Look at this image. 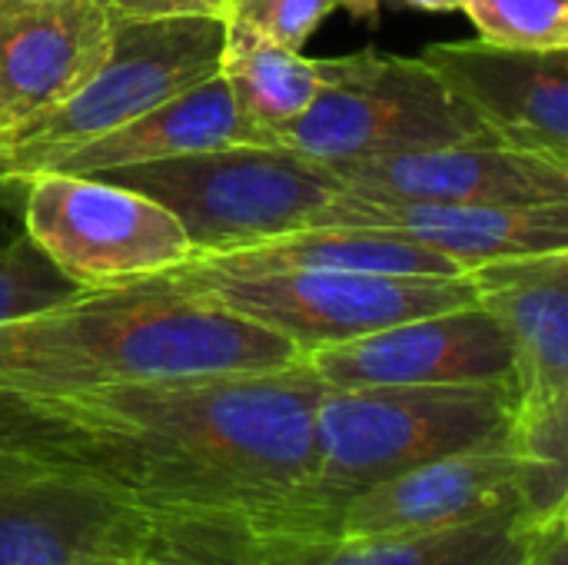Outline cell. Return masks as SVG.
I'll return each instance as SVG.
<instances>
[{"label":"cell","mask_w":568,"mask_h":565,"mask_svg":"<svg viewBox=\"0 0 568 565\" xmlns=\"http://www.w3.org/2000/svg\"><path fill=\"white\" fill-rule=\"evenodd\" d=\"M23 233L83 290L173 270L193 256L180 220L153 196L93 173H30Z\"/></svg>","instance_id":"ba28073f"},{"label":"cell","mask_w":568,"mask_h":565,"mask_svg":"<svg viewBox=\"0 0 568 565\" xmlns=\"http://www.w3.org/2000/svg\"><path fill=\"white\" fill-rule=\"evenodd\" d=\"M483 40L523 50H568V0H463Z\"/></svg>","instance_id":"603a6c76"},{"label":"cell","mask_w":568,"mask_h":565,"mask_svg":"<svg viewBox=\"0 0 568 565\" xmlns=\"http://www.w3.org/2000/svg\"><path fill=\"white\" fill-rule=\"evenodd\" d=\"M93 176L163 203L190 236L193 256H213L316 226L343 193V183L326 163L280 143L216 147Z\"/></svg>","instance_id":"277c9868"},{"label":"cell","mask_w":568,"mask_h":565,"mask_svg":"<svg viewBox=\"0 0 568 565\" xmlns=\"http://www.w3.org/2000/svg\"><path fill=\"white\" fill-rule=\"evenodd\" d=\"M303 366L329 390L516 383L513 346L483 306L416 316L359 340L320 346Z\"/></svg>","instance_id":"8fae6325"},{"label":"cell","mask_w":568,"mask_h":565,"mask_svg":"<svg viewBox=\"0 0 568 565\" xmlns=\"http://www.w3.org/2000/svg\"><path fill=\"white\" fill-rule=\"evenodd\" d=\"M509 450L523 529L568 519V393L516 396Z\"/></svg>","instance_id":"44dd1931"},{"label":"cell","mask_w":568,"mask_h":565,"mask_svg":"<svg viewBox=\"0 0 568 565\" xmlns=\"http://www.w3.org/2000/svg\"><path fill=\"white\" fill-rule=\"evenodd\" d=\"M223 17L113 20L97 73L60 107L27 123L7 147H57L110 133L220 73Z\"/></svg>","instance_id":"9c48e42d"},{"label":"cell","mask_w":568,"mask_h":565,"mask_svg":"<svg viewBox=\"0 0 568 565\" xmlns=\"http://www.w3.org/2000/svg\"><path fill=\"white\" fill-rule=\"evenodd\" d=\"M466 280L509 336L516 396L568 393V250L489 260Z\"/></svg>","instance_id":"ac0fdd59"},{"label":"cell","mask_w":568,"mask_h":565,"mask_svg":"<svg viewBox=\"0 0 568 565\" xmlns=\"http://www.w3.org/2000/svg\"><path fill=\"white\" fill-rule=\"evenodd\" d=\"M63 430L60 423L37 406V400L0 390V446H60Z\"/></svg>","instance_id":"d4e9b609"},{"label":"cell","mask_w":568,"mask_h":565,"mask_svg":"<svg viewBox=\"0 0 568 565\" xmlns=\"http://www.w3.org/2000/svg\"><path fill=\"white\" fill-rule=\"evenodd\" d=\"M519 565H568V519L542 529H526Z\"/></svg>","instance_id":"4316f807"},{"label":"cell","mask_w":568,"mask_h":565,"mask_svg":"<svg viewBox=\"0 0 568 565\" xmlns=\"http://www.w3.org/2000/svg\"><path fill=\"white\" fill-rule=\"evenodd\" d=\"M513 413L516 383L326 386L313 413L310 476L270 533H329L336 509L366 486L449 453L506 443Z\"/></svg>","instance_id":"3957f363"},{"label":"cell","mask_w":568,"mask_h":565,"mask_svg":"<svg viewBox=\"0 0 568 565\" xmlns=\"http://www.w3.org/2000/svg\"><path fill=\"white\" fill-rule=\"evenodd\" d=\"M156 523L43 446H0V565H153Z\"/></svg>","instance_id":"52a82bcc"},{"label":"cell","mask_w":568,"mask_h":565,"mask_svg":"<svg viewBox=\"0 0 568 565\" xmlns=\"http://www.w3.org/2000/svg\"><path fill=\"white\" fill-rule=\"evenodd\" d=\"M226 270H339L393 276H459L463 270L413 236L363 226H306L253 246L190 256Z\"/></svg>","instance_id":"d6986e66"},{"label":"cell","mask_w":568,"mask_h":565,"mask_svg":"<svg viewBox=\"0 0 568 565\" xmlns=\"http://www.w3.org/2000/svg\"><path fill=\"white\" fill-rule=\"evenodd\" d=\"M509 513L519 516V500L506 440L499 446L449 453L366 486L336 509L329 533L419 536Z\"/></svg>","instance_id":"9a60e30c"},{"label":"cell","mask_w":568,"mask_h":565,"mask_svg":"<svg viewBox=\"0 0 568 565\" xmlns=\"http://www.w3.org/2000/svg\"><path fill=\"white\" fill-rule=\"evenodd\" d=\"M83 286L73 283L27 233L0 243V323L50 310Z\"/></svg>","instance_id":"7402d4cb"},{"label":"cell","mask_w":568,"mask_h":565,"mask_svg":"<svg viewBox=\"0 0 568 565\" xmlns=\"http://www.w3.org/2000/svg\"><path fill=\"white\" fill-rule=\"evenodd\" d=\"M463 0H359V20L376 23L383 10H419V13H456Z\"/></svg>","instance_id":"83f0119b"},{"label":"cell","mask_w":568,"mask_h":565,"mask_svg":"<svg viewBox=\"0 0 568 565\" xmlns=\"http://www.w3.org/2000/svg\"><path fill=\"white\" fill-rule=\"evenodd\" d=\"M323 390L296 363L30 400L60 423L57 453L140 503L156 529L260 536L310 476Z\"/></svg>","instance_id":"6da1fadb"},{"label":"cell","mask_w":568,"mask_h":565,"mask_svg":"<svg viewBox=\"0 0 568 565\" xmlns=\"http://www.w3.org/2000/svg\"><path fill=\"white\" fill-rule=\"evenodd\" d=\"M493 140L568 167V50L439 40L419 53Z\"/></svg>","instance_id":"7c38bea8"},{"label":"cell","mask_w":568,"mask_h":565,"mask_svg":"<svg viewBox=\"0 0 568 565\" xmlns=\"http://www.w3.org/2000/svg\"><path fill=\"white\" fill-rule=\"evenodd\" d=\"M113 17L103 0H0V137L70 100L103 63Z\"/></svg>","instance_id":"5bb4252c"},{"label":"cell","mask_w":568,"mask_h":565,"mask_svg":"<svg viewBox=\"0 0 568 565\" xmlns=\"http://www.w3.org/2000/svg\"><path fill=\"white\" fill-rule=\"evenodd\" d=\"M0 150H3V137H0Z\"/></svg>","instance_id":"f546056e"},{"label":"cell","mask_w":568,"mask_h":565,"mask_svg":"<svg viewBox=\"0 0 568 565\" xmlns=\"http://www.w3.org/2000/svg\"><path fill=\"white\" fill-rule=\"evenodd\" d=\"M523 549L516 513L419 536L156 529V553L186 565H519Z\"/></svg>","instance_id":"30bf717a"},{"label":"cell","mask_w":568,"mask_h":565,"mask_svg":"<svg viewBox=\"0 0 568 565\" xmlns=\"http://www.w3.org/2000/svg\"><path fill=\"white\" fill-rule=\"evenodd\" d=\"M153 565H186V563H176V559H166V556H160V553H156Z\"/></svg>","instance_id":"f1b7e54d"},{"label":"cell","mask_w":568,"mask_h":565,"mask_svg":"<svg viewBox=\"0 0 568 565\" xmlns=\"http://www.w3.org/2000/svg\"><path fill=\"white\" fill-rule=\"evenodd\" d=\"M160 276L280 333L300 350V356L416 316L476 306L466 273L393 276L339 270H226L186 260Z\"/></svg>","instance_id":"8992f818"},{"label":"cell","mask_w":568,"mask_h":565,"mask_svg":"<svg viewBox=\"0 0 568 565\" xmlns=\"http://www.w3.org/2000/svg\"><path fill=\"white\" fill-rule=\"evenodd\" d=\"M230 3H233V0H226V7H230Z\"/></svg>","instance_id":"4dcf8cb0"},{"label":"cell","mask_w":568,"mask_h":565,"mask_svg":"<svg viewBox=\"0 0 568 565\" xmlns=\"http://www.w3.org/2000/svg\"><path fill=\"white\" fill-rule=\"evenodd\" d=\"M316 226L403 233L463 273L489 260L568 250V203H393L343 190Z\"/></svg>","instance_id":"e0dca14e"},{"label":"cell","mask_w":568,"mask_h":565,"mask_svg":"<svg viewBox=\"0 0 568 565\" xmlns=\"http://www.w3.org/2000/svg\"><path fill=\"white\" fill-rule=\"evenodd\" d=\"M113 20L150 17H223L226 0H103Z\"/></svg>","instance_id":"484cf974"},{"label":"cell","mask_w":568,"mask_h":565,"mask_svg":"<svg viewBox=\"0 0 568 565\" xmlns=\"http://www.w3.org/2000/svg\"><path fill=\"white\" fill-rule=\"evenodd\" d=\"M220 77L236 110L273 140L286 123H293L313 103L320 90L316 57L266 40L233 20H226Z\"/></svg>","instance_id":"ffe728a7"},{"label":"cell","mask_w":568,"mask_h":565,"mask_svg":"<svg viewBox=\"0 0 568 565\" xmlns=\"http://www.w3.org/2000/svg\"><path fill=\"white\" fill-rule=\"evenodd\" d=\"M316 67L313 103L276 133L280 147L316 163L333 167L489 137L423 57L363 47L346 57H316Z\"/></svg>","instance_id":"5b68a950"},{"label":"cell","mask_w":568,"mask_h":565,"mask_svg":"<svg viewBox=\"0 0 568 565\" xmlns=\"http://www.w3.org/2000/svg\"><path fill=\"white\" fill-rule=\"evenodd\" d=\"M336 10L359 17V0H233L223 17L266 40L303 50Z\"/></svg>","instance_id":"cb8c5ba5"},{"label":"cell","mask_w":568,"mask_h":565,"mask_svg":"<svg viewBox=\"0 0 568 565\" xmlns=\"http://www.w3.org/2000/svg\"><path fill=\"white\" fill-rule=\"evenodd\" d=\"M303 363L280 333L153 273L0 323V390L67 396L103 386L260 373Z\"/></svg>","instance_id":"7a4b0ae2"},{"label":"cell","mask_w":568,"mask_h":565,"mask_svg":"<svg viewBox=\"0 0 568 565\" xmlns=\"http://www.w3.org/2000/svg\"><path fill=\"white\" fill-rule=\"evenodd\" d=\"M343 190L393 203H568V167L493 137L333 163Z\"/></svg>","instance_id":"4fadbf2b"},{"label":"cell","mask_w":568,"mask_h":565,"mask_svg":"<svg viewBox=\"0 0 568 565\" xmlns=\"http://www.w3.org/2000/svg\"><path fill=\"white\" fill-rule=\"evenodd\" d=\"M236 143H276L256 130L233 103L223 77H210L200 87L153 107L150 113L77 143L57 147H3L0 186H13L30 173H103L120 167L156 163L183 153L236 147Z\"/></svg>","instance_id":"2e32d148"}]
</instances>
